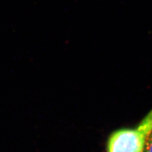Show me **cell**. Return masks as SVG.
I'll list each match as a JSON object with an SVG mask.
<instances>
[{
    "instance_id": "1",
    "label": "cell",
    "mask_w": 152,
    "mask_h": 152,
    "mask_svg": "<svg viewBox=\"0 0 152 152\" xmlns=\"http://www.w3.org/2000/svg\"><path fill=\"white\" fill-rule=\"evenodd\" d=\"M152 130V110L133 128L116 130L109 137L108 152H144Z\"/></svg>"
},
{
    "instance_id": "2",
    "label": "cell",
    "mask_w": 152,
    "mask_h": 152,
    "mask_svg": "<svg viewBox=\"0 0 152 152\" xmlns=\"http://www.w3.org/2000/svg\"><path fill=\"white\" fill-rule=\"evenodd\" d=\"M144 152H152V130L147 139Z\"/></svg>"
}]
</instances>
